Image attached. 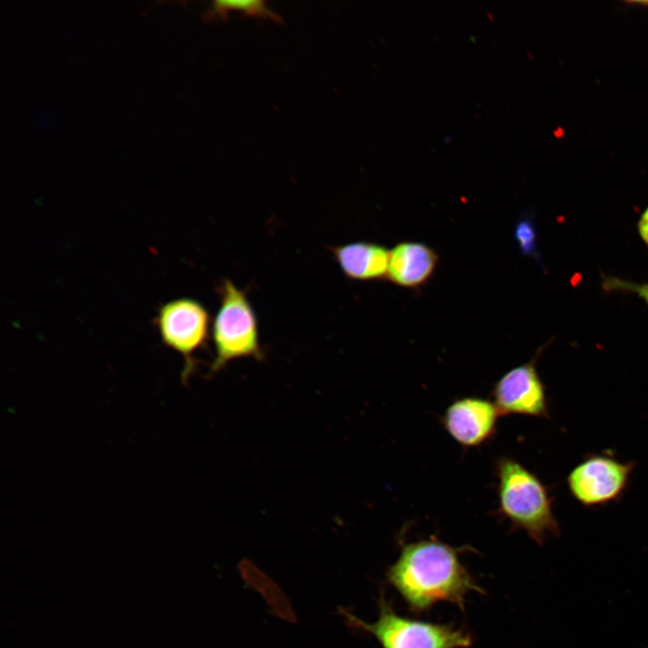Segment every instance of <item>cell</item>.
I'll use <instances>...</instances> for the list:
<instances>
[{"label":"cell","mask_w":648,"mask_h":648,"mask_svg":"<svg viewBox=\"0 0 648 648\" xmlns=\"http://www.w3.org/2000/svg\"><path fill=\"white\" fill-rule=\"evenodd\" d=\"M230 11H240L251 16L279 20L264 1H215L209 11V16L223 18Z\"/></svg>","instance_id":"obj_11"},{"label":"cell","mask_w":648,"mask_h":648,"mask_svg":"<svg viewBox=\"0 0 648 648\" xmlns=\"http://www.w3.org/2000/svg\"><path fill=\"white\" fill-rule=\"evenodd\" d=\"M493 401L468 396L454 400L440 418L447 434L464 447H477L491 439L500 417Z\"/></svg>","instance_id":"obj_8"},{"label":"cell","mask_w":648,"mask_h":648,"mask_svg":"<svg viewBox=\"0 0 648 648\" xmlns=\"http://www.w3.org/2000/svg\"><path fill=\"white\" fill-rule=\"evenodd\" d=\"M639 230H640L643 238L648 244V208L642 216V219H641L640 224H639Z\"/></svg>","instance_id":"obj_13"},{"label":"cell","mask_w":648,"mask_h":648,"mask_svg":"<svg viewBox=\"0 0 648 648\" xmlns=\"http://www.w3.org/2000/svg\"><path fill=\"white\" fill-rule=\"evenodd\" d=\"M632 469L630 463H621L607 455H592L570 472L568 487L582 505L605 504L620 496Z\"/></svg>","instance_id":"obj_6"},{"label":"cell","mask_w":648,"mask_h":648,"mask_svg":"<svg viewBox=\"0 0 648 648\" xmlns=\"http://www.w3.org/2000/svg\"><path fill=\"white\" fill-rule=\"evenodd\" d=\"M635 290L648 302V284L636 286Z\"/></svg>","instance_id":"obj_14"},{"label":"cell","mask_w":648,"mask_h":648,"mask_svg":"<svg viewBox=\"0 0 648 648\" xmlns=\"http://www.w3.org/2000/svg\"><path fill=\"white\" fill-rule=\"evenodd\" d=\"M340 270L355 281L386 279L390 249L369 241H355L330 248Z\"/></svg>","instance_id":"obj_10"},{"label":"cell","mask_w":648,"mask_h":648,"mask_svg":"<svg viewBox=\"0 0 648 648\" xmlns=\"http://www.w3.org/2000/svg\"><path fill=\"white\" fill-rule=\"evenodd\" d=\"M379 616L367 623L346 609L339 608L349 626L373 635L382 648H468L472 635L464 628L431 623L399 615L381 591Z\"/></svg>","instance_id":"obj_3"},{"label":"cell","mask_w":648,"mask_h":648,"mask_svg":"<svg viewBox=\"0 0 648 648\" xmlns=\"http://www.w3.org/2000/svg\"><path fill=\"white\" fill-rule=\"evenodd\" d=\"M515 238L520 249L525 253H531L535 247V230L527 220L518 222L515 229Z\"/></svg>","instance_id":"obj_12"},{"label":"cell","mask_w":648,"mask_h":648,"mask_svg":"<svg viewBox=\"0 0 648 648\" xmlns=\"http://www.w3.org/2000/svg\"><path fill=\"white\" fill-rule=\"evenodd\" d=\"M467 551L475 550L468 545L454 547L433 536L403 543L398 558L387 569V581L415 615L428 611L439 601L464 611L470 592L484 594L460 560V554Z\"/></svg>","instance_id":"obj_1"},{"label":"cell","mask_w":648,"mask_h":648,"mask_svg":"<svg viewBox=\"0 0 648 648\" xmlns=\"http://www.w3.org/2000/svg\"><path fill=\"white\" fill-rule=\"evenodd\" d=\"M438 261L436 251L423 242H399L390 249L386 279L400 287L420 288L431 279Z\"/></svg>","instance_id":"obj_9"},{"label":"cell","mask_w":648,"mask_h":648,"mask_svg":"<svg viewBox=\"0 0 648 648\" xmlns=\"http://www.w3.org/2000/svg\"><path fill=\"white\" fill-rule=\"evenodd\" d=\"M491 396L500 416L548 417L545 389L535 361L506 372L494 383Z\"/></svg>","instance_id":"obj_7"},{"label":"cell","mask_w":648,"mask_h":648,"mask_svg":"<svg viewBox=\"0 0 648 648\" xmlns=\"http://www.w3.org/2000/svg\"><path fill=\"white\" fill-rule=\"evenodd\" d=\"M218 292L220 307L212 328L215 357L210 366V375L235 359L253 357L260 361L265 358L256 315L245 290L231 280L224 279Z\"/></svg>","instance_id":"obj_4"},{"label":"cell","mask_w":648,"mask_h":648,"mask_svg":"<svg viewBox=\"0 0 648 648\" xmlns=\"http://www.w3.org/2000/svg\"><path fill=\"white\" fill-rule=\"evenodd\" d=\"M210 314L198 300L180 297L161 304L154 323L162 343L184 359L182 380L186 382L195 368L197 353L207 343Z\"/></svg>","instance_id":"obj_5"},{"label":"cell","mask_w":648,"mask_h":648,"mask_svg":"<svg viewBox=\"0 0 648 648\" xmlns=\"http://www.w3.org/2000/svg\"><path fill=\"white\" fill-rule=\"evenodd\" d=\"M495 471L498 514L538 544H543L548 536H558L560 526L553 512V500L541 480L509 456L499 457Z\"/></svg>","instance_id":"obj_2"}]
</instances>
